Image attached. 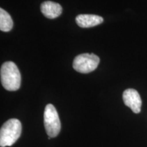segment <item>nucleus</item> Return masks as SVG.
<instances>
[{
	"mask_svg": "<svg viewBox=\"0 0 147 147\" xmlns=\"http://www.w3.org/2000/svg\"><path fill=\"white\" fill-rule=\"evenodd\" d=\"M0 76L1 84L5 89L15 91L21 87V74L14 62L7 61L3 63L0 70Z\"/></svg>",
	"mask_w": 147,
	"mask_h": 147,
	"instance_id": "obj_1",
	"label": "nucleus"
},
{
	"mask_svg": "<svg viewBox=\"0 0 147 147\" xmlns=\"http://www.w3.org/2000/svg\"><path fill=\"white\" fill-rule=\"evenodd\" d=\"M22 125L18 119H11L4 123L0 129V146H10L21 136Z\"/></svg>",
	"mask_w": 147,
	"mask_h": 147,
	"instance_id": "obj_2",
	"label": "nucleus"
},
{
	"mask_svg": "<svg viewBox=\"0 0 147 147\" xmlns=\"http://www.w3.org/2000/svg\"><path fill=\"white\" fill-rule=\"evenodd\" d=\"M44 124L49 137L55 138L61 131V121L57 111L51 104L46 106L44 113Z\"/></svg>",
	"mask_w": 147,
	"mask_h": 147,
	"instance_id": "obj_3",
	"label": "nucleus"
},
{
	"mask_svg": "<svg viewBox=\"0 0 147 147\" xmlns=\"http://www.w3.org/2000/svg\"><path fill=\"white\" fill-rule=\"evenodd\" d=\"M100 58L97 55L83 53L76 56L73 61L75 70L82 74H88L94 71L100 63Z\"/></svg>",
	"mask_w": 147,
	"mask_h": 147,
	"instance_id": "obj_4",
	"label": "nucleus"
},
{
	"mask_svg": "<svg viewBox=\"0 0 147 147\" xmlns=\"http://www.w3.org/2000/svg\"><path fill=\"white\" fill-rule=\"evenodd\" d=\"M123 100L125 105L131 108L134 113H140L142 100L136 90L134 89H126L123 93Z\"/></svg>",
	"mask_w": 147,
	"mask_h": 147,
	"instance_id": "obj_5",
	"label": "nucleus"
},
{
	"mask_svg": "<svg viewBox=\"0 0 147 147\" xmlns=\"http://www.w3.org/2000/svg\"><path fill=\"white\" fill-rule=\"evenodd\" d=\"M40 10L44 16L49 19H53L61 14L63 9L59 3L51 1H46L42 3Z\"/></svg>",
	"mask_w": 147,
	"mask_h": 147,
	"instance_id": "obj_6",
	"label": "nucleus"
},
{
	"mask_svg": "<svg viewBox=\"0 0 147 147\" xmlns=\"http://www.w3.org/2000/svg\"><path fill=\"white\" fill-rule=\"evenodd\" d=\"M104 18L95 14H79L76 17V22L79 27L89 28L102 23Z\"/></svg>",
	"mask_w": 147,
	"mask_h": 147,
	"instance_id": "obj_7",
	"label": "nucleus"
},
{
	"mask_svg": "<svg viewBox=\"0 0 147 147\" xmlns=\"http://www.w3.org/2000/svg\"><path fill=\"white\" fill-rule=\"evenodd\" d=\"M13 27L12 17L6 11L0 8V29L4 32H10Z\"/></svg>",
	"mask_w": 147,
	"mask_h": 147,
	"instance_id": "obj_8",
	"label": "nucleus"
}]
</instances>
